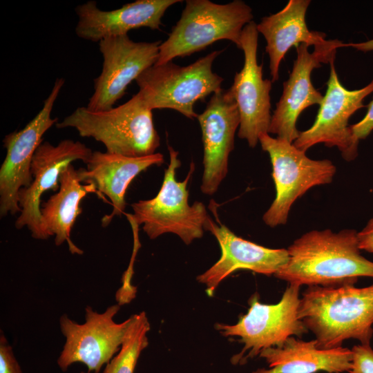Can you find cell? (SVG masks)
I'll return each mask as SVG.
<instances>
[{
  "mask_svg": "<svg viewBox=\"0 0 373 373\" xmlns=\"http://www.w3.org/2000/svg\"><path fill=\"white\" fill-rule=\"evenodd\" d=\"M329 65L330 74L326 93L316 119L309 128L299 132L293 144L306 152L314 145L323 143L327 147H336L344 160L352 161L358 156L360 140L349 125V119L364 106L363 99L373 93V80L362 88L348 90L338 79L334 60Z\"/></svg>",
  "mask_w": 373,
  "mask_h": 373,
  "instance_id": "obj_9",
  "label": "cell"
},
{
  "mask_svg": "<svg viewBox=\"0 0 373 373\" xmlns=\"http://www.w3.org/2000/svg\"><path fill=\"white\" fill-rule=\"evenodd\" d=\"M309 0H290L279 12L263 17L256 25L258 33L265 37V48L269 59L271 82L279 78V68L282 60L292 47L301 44L314 48L328 44L331 40L325 39L324 33L310 31L305 21Z\"/></svg>",
  "mask_w": 373,
  "mask_h": 373,
  "instance_id": "obj_20",
  "label": "cell"
},
{
  "mask_svg": "<svg viewBox=\"0 0 373 373\" xmlns=\"http://www.w3.org/2000/svg\"><path fill=\"white\" fill-rule=\"evenodd\" d=\"M259 356L268 367L251 373H343L349 372L352 367L350 349L343 346L321 349L315 339L306 341L294 336L280 346L262 350Z\"/></svg>",
  "mask_w": 373,
  "mask_h": 373,
  "instance_id": "obj_21",
  "label": "cell"
},
{
  "mask_svg": "<svg viewBox=\"0 0 373 373\" xmlns=\"http://www.w3.org/2000/svg\"><path fill=\"white\" fill-rule=\"evenodd\" d=\"M203 144L201 191L211 195L228 171L229 156L234 148L240 115L230 88L213 93L205 109L198 115Z\"/></svg>",
  "mask_w": 373,
  "mask_h": 373,
  "instance_id": "obj_16",
  "label": "cell"
},
{
  "mask_svg": "<svg viewBox=\"0 0 373 373\" xmlns=\"http://www.w3.org/2000/svg\"><path fill=\"white\" fill-rule=\"evenodd\" d=\"M360 249L373 254V217L357 234Z\"/></svg>",
  "mask_w": 373,
  "mask_h": 373,
  "instance_id": "obj_27",
  "label": "cell"
},
{
  "mask_svg": "<svg viewBox=\"0 0 373 373\" xmlns=\"http://www.w3.org/2000/svg\"><path fill=\"white\" fill-rule=\"evenodd\" d=\"M351 128L359 140L365 139L373 131V99L367 106L365 117L356 124L351 125Z\"/></svg>",
  "mask_w": 373,
  "mask_h": 373,
  "instance_id": "obj_26",
  "label": "cell"
},
{
  "mask_svg": "<svg viewBox=\"0 0 373 373\" xmlns=\"http://www.w3.org/2000/svg\"><path fill=\"white\" fill-rule=\"evenodd\" d=\"M309 46L301 44L296 49V59L291 72L283 83V94L271 115L269 134L293 143L298 137L296 122L300 113L309 106L321 104L323 96L313 86L311 74L321 64H329L335 60L336 50L345 47L339 40H331L323 46L316 47L312 52Z\"/></svg>",
  "mask_w": 373,
  "mask_h": 373,
  "instance_id": "obj_14",
  "label": "cell"
},
{
  "mask_svg": "<svg viewBox=\"0 0 373 373\" xmlns=\"http://www.w3.org/2000/svg\"><path fill=\"white\" fill-rule=\"evenodd\" d=\"M81 373H86V372H82Z\"/></svg>",
  "mask_w": 373,
  "mask_h": 373,
  "instance_id": "obj_29",
  "label": "cell"
},
{
  "mask_svg": "<svg viewBox=\"0 0 373 373\" xmlns=\"http://www.w3.org/2000/svg\"><path fill=\"white\" fill-rule=\"evenodd\" d=\"M182 1L137 0L122 7L105 11L94 1L79 5L75 8L78 21L76 35L94 42L111 37L127 35L131 30L149 28L160 30L162 18L166 10Z\"/></svg>",
  "mask_w": 373,
  "mask_h": 373,
  "instance_id": "obj_18",
  "label": "cell"
},
{
  "mask_svg": "<svg viewBox=\"0 0 373 373\" xmlns=\"http://www.w3.org/2000/svg\"><path fill=\"white\" fill-rule=\"evenodd\" d=\"M262 149L272 165L276 197L262 216L270 227L285 224L294 202L312 187L329 184L336 172L329 160H313L305 152L268 133L259 136Z\"/></svg>",
  "mask_w": 373,
  "mask_h": 373,
  "instance_id": "obj_8",
  "label": "cell"
},
{
  "mask_svg": "<svg viewBox=\"0 0 373 373\" xmlns=\"http://www.w3.org/2000/svg\"><path fill=\"white\" fill-rule=\"evenodd\" d=\"M164 160L162 153L143 157H128L108 152L93 151L86 162V169L79 168L81 182L93 184L99 197L111 200L113 211L102 219L103 227L110 224L115 216H121L126 208V193L133 180L149 167L160 166ZM103 197V196H102Z\"/></svg>",
  "mask_w": 373,
  "mask_h": 373,
  "instance_id": "obj_19",
  "label": "cell"
},
{
  "mask_svg": "<svg viewBox=\"0 0 373 373\" xmlns=\"http://www.w3.org/2000/svg\"><path fill=\"white\" fill-rule=\"evenodd\" d=\"M300 286L288 284L276 304H264L254 294L247 312L233 325L217 323L215 328L225 337L236 336L243 347L234 354L233 365H242L269 347L282 345L291 336L301 337L308 329L298 318Z\"/></svg>",
  "mask_w": 373,
  "mask_h": 373,
  "instance_id": "obj_6",
  "label": "cell"
},
{
  "mask_svg": "<svg viewBox=\"0 0 373 373\" xmlns=\"http://www.w3.org/2000/svg\"><path fill=\"white\" fill-rule=\"evenodd\" d=\"M152 111L137 93L124 104L106 111L79 107L56 127L74 128L80 136L102 142L106 152L143 157L155 153L160 142Z\"/></svg>",
  "mask_w": 373,
  "mask_h": 373,
  "instance_id": "obj_3",
  "label": "cell"
},
{
  "mask_svg": "<svg viewBox=\"0 0 373 373\" xmlns=\"http://www.w3.org/2000/svg\"><path fill=\"white\" fill-rule=\"evenodd\" d=\"M150 329L144 312L131 315L120 349L102 373H134L142 352L149 345L147 334Z\"/></svg>",
  "mask_w": 373,
  "mask_h": 373,
  "instance_id": "obj_23",
  "label": "cell"
},
{
  "mask_svg": "<svg viewBox=\"0 0 373 373\" xmlns=\"http://www.w3.org/2000/svg\"><path fill=\"white\" fill-rule=\"evenodd\" d=\"M298 318L315 336L318 347L332 349L347 339L370 343L373 336V284L356 287H308Z\"/></svg>",
  "mask_w": 373,
  "mask_h": 373,
  "instance_id": "obj_2",
  "label": "cell"
},
{
  "mask_svg": "<svg viewBox=\"0 0 373 373\" xmlns=\"http://www.w3.org/2000/svg\"><path fill=\"white\" fill-rule=\"evenodd\" d=\"M352 367L350 373H373V349L370 343L355 345L351 349Z\"/></svg>",
  "mask_w": 373,
  "mask_h": 373,
  "instance_id": "obj_24",
  "label": "cell"
},
{
  "mask_svg": "<svg viewBox=\"0 0 373 373\" xmlns=\"http://www.w3.org/2000/svg\"><path fill=\"white\" fill-rule=\"evenodd\" d=\"M0 373H22L12 347L2 334L0 336Z\"/></svg>",
  "mask_w": 373,
  "mask_h": 373,
  "instance_id": "obj_25",
  "label": "cell"
},
{
  "mask_svg": "<svg viewBox=\"0 0 373 373\" xmlns=\"http://www.w3.org/2000/svg\"><path fill=\"white\" fill-rule=\"evenodd\" d=\"M64 82L62 78L56 79L37 115L23 129L7 135L3 140L6 155L0 169L1 217L21 212L18 193L21 189L28 187L33 180L31 173L33 156L42 143L45 133L57 124V118H52L51 112Z\"/></svg>",
  "mask_w": 373,
  "mask_h": 373,
  "instance_id": "obj_11",
  "label": "cell"
},
{
  "mask_svg": "<svg viewBox=\"0 0 373 373\" xmlns=\"http://www.w3.org/2000/svg\"><path fill=\"white\" fill-rule=\"evenodd\" d=\"M168 149L170 161L160 191L150 200L131 204V216L139 226L143 224L142 229L150 239L171 233L189 245L203 236L209 216L202 202L189 204L187 186L195 169L194 163L190 164L186 178L178 181L176 171L181 165L178 152L171 146Z\"/></svg>",
  "mask_w": 373,
  "mask_h": 373,
  "instance_id": "obj_5",
  "label": "cell"
},
{
  "mask_svg": "<svg viewBox=\"0 0 373 373\" xmlns=\"http://www.w3.org/2000/svg\"><path fill=\"white\" fill-rule=\"evenodd\" d=\"M120 305L109 306L102 313L85 308V322L79 324L66 314L59 318L61 333L66 338L63 350L57 363L61 371L66 372L75 363H82L88 373H99L120 349L129 323V318L117 323L114 316Z\"/></svg>",
  "mask_w": 373,
  "mask_h": 373,
  "instance_id": "obj_10",
  "label": "cell"
},
{
  "mask_svg": "<svg viewBox=\"0 0 373 373\" xmlns=\"http://www.w3.org/2000/svg\"><path fill=\"white\" fill-rule=\"evenodd\" d=\"M358 231L312 230L287 249L288 260L274 276L288 284L336 287L354 285L360 277L373 278V261L361 254Z\"/></svg>",
  "mask_w": 373,
  "mask_h": 373,
  "instance_id": "obj_1",
  "label": "cell"
},
{
  "mask_svg": "<svg viewBox=\"0 0 373 373\" xmlns=\"http://www.w3.org/2000/svg\"><path fill=\"white\" fill-rule=\"evenodd\" d=\"M215 50L186 66L171 61L153 65L136 79L138 93L151 109H173L193 119L194 104L220 90L223 78L212 70Z\"/></svg>",
  "mask_w": 373,
  "mask_h": 373,
  "instance_id": "obj_7",
  "label": "cell"
},
{
  "mask_svg": "<svg viewBox=\"0 0 373 373\" xmlns=\"http://www.w3.org/2000/svg\"><path fill=\"white\" fill-rule=\"evenodd\" d=\"M160 44V41H134L128 35L101 40L102 70L94 80V93L86 107L93 111L113 108L128 85L155 64Z\"/></svg>",
  "mask_w": 373,
  "mask_h": 373,
  "instance_id": "obj_12",
  "label": "cell"
},
{
  "mask_svg": "<svg viewBox=\"0 0 373 373\" xmlns=\"http://www.w3.org/2000/svg\"><path fill=\"white\" fill-rule=\"evenodd\" d=\"M251 8L241 0L224 4L209 0H187L180 19L161 42L156 65L191 55L220 40L240 48L244 27L253 21Z\"/></svg>",
  "mask_w": 373,
  "mask_h": 373,
  "instance_id": "obj_4",
  "label": "cell"
},
{
  "mask_svg": "<svg viewBox=\"0 0 373 373\" xmlns=\"http://www.w3.org/2000/svg\"><path fill=\"white\" fill-rule=\"evenodd\" d=\"M204 230L215 236L221 249L218 260L196 278L198 283L205 285L209 296H213L223 280L237 270L274 276L288 260L287 249L268 248L245 240L220 222L216 223L210 216Z\"/></svg>",
  "mask_w": 373,
  "mask_h": 373,
  "instance_id": "obj_17",
  "label": "cell"
},
{
  "mask_svg": "<svg viewBox=\"0 0 373 373\" xmlns=\"http://www.w3.org/2000/svg\"><path fill=\"white\" fill-rule=\"evenodd\" d=\"M92 153L90 149L79 141L64 140L55 146L48 142H42L32 162L33 180L18 193L21 212L15 222L16 228L27 227L34 238L47 239L40 213L42 195L48 190H59L60 175L65 168L76 160L86 163Z\"/></svg>",
  "mask_w": 373,
  "mask_h": 373,
  "instance_id": "obj_15",
  "label": "cell"
},
{
  "mask_svg": "<svg viewBox=\"0 0 373 373\" xmlns=\"http://www.w3.org/2000/svg\"><path fill=\"white\" fill-rule=\"evenodd\" d=\"M91 193L99 196L93 184H82L77 171L70 164L61 173L58 191L40 205L46 236L48 238L54 236L57 246L66 242L73 254H83V251L71 240L70 231L77 216L82 213V200Z\"/></svg>",
  "mask_w": 373,
  "mask_h": 373,
  "instance_id": "obj_22",
  "label": "cell"
},
{
  "mask_svg": "<svg viewBox=\"0 0 373 373\" xmlns=\"http://www.w3.org/2000/svg\"><path fill=\"white\" fill-rule=\"evenodd\" d=\"M345 47H352L359 51L365 52L368 51H373V39L359 43L345 44Z\"/></svg>",
  "mask_w": 373,
  "mask_h": 373,
  "instance_id": "obj_28",
  "label": "cell"
},
{
  "mask_svg": "<svg viewBox=\"0 0 373 373\" xmlns=\"http://www.w3.org/2000/svg\"><path fill=\"white\" fill-rule=\"evenodd\" d=\"M252 21L242 32L240 49L244 53V64L236 73L229 88L240 115L238 136L247 140L251 148L259 142V136L268 133L271 114L270 91L271 80L263 79L262 64H258L257 50L258 32Z\"/></svg>",
  "mask_w": 373,
  "mask_h": 373,
  "instance_id": "obj_13",
  "label": "cell"
}]
</instances>
